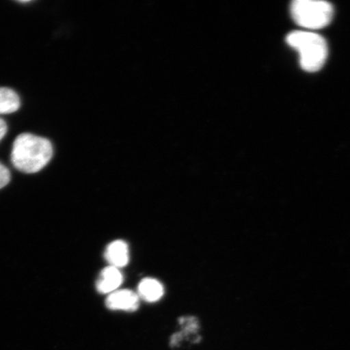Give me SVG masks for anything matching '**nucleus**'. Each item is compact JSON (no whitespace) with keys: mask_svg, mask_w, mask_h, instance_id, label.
<instances>
[{"mask_svg":"<svg viewBox=\"0 0 350 350\" xmlns=\"http://www.w3.org/2000/svg\"><path fill=\"white\" fill-rule=\"evenodd\" d=\"M139 295L148 303L159 301L164 294L163 284L155 279L146 278L139 284Z\"/></svg>","mask_w":350,"mask_h":350,"instance_id":"7","label":"nucleus"},{"mask_svg":"<svg viewBox=\"0 0 350 350\" xmlns=\"http://www.w3.org/2000/svg\"><path fill=\"white\" fill-rule=\"evenodd\" d=\"M293 19L301 27L317 30L326 27L334 16V7L321 0H295L291 3Z\"/></svg>","mask_w":350,"mask_h":350,"instance_id":"3","label":"nucleus"},{"mask_svg":"<svg viewBox=\"0 0 350 350\" xmlns=\"http://www.w3.org/2000/svg\"><path fill=\"white\" fill-rule=\"evenodd\" d=\"M106 305L109 310L135 312L139 308V296L129 290L116 291L109 295Z\"/></svg>","mask_w":350,"mask_h":350,"instance_id":"4","label":"nucleus"},{"mask_svg":"<svg viewBox=\"0 0 350 350\" xmlns=\"http://www.w3.org/2000/svg\"><path fill=\"white\" fill-rule=\"evenodd\" d=\"M11 174L10 170L0 163V189L8 185L10 182Z\"/></svg>","mask_w":350,"mask_h":350,"instance_id":"10","label":"nucleus"},{"mask_svg":"<svg viewBox=\"0 0 350 350\" xmlns=\"http://www.w3.org/2000/svg\"><path fill=\"white\" fill-rule=\"evenodd\" d=\"M288 45L299 53L300 65L304 71L318 72L326 62L327 45L321 35L310 31H294L286 37Z\"/></svg>","mask_w":350,"mask_h":350,"instance_id":"2","label":"nucleus"},{"mask_svg":"<svg viewBox=\"0 0 350 350\" xmlns=\"http://www.w3.org/2000/svg\"><path fill=\"white\" fill-rule=\"evenodd\" d=\"M53 156L50 141L29 133L18 135L13 144L12 163L20 172L34 174L40 172Z\"/></svg>","mask_w":350,"mask_h":350,"instance_id":"1","label":"nucleus"},{"mask_svg":"<svg viewBox=\"0 0 350 350\" xmlns=\"http://www.w3.org/2000/svg\"><path fill=\"white\" fill-rule=\"evenodd\" d=\"M20 107L18 94L8 88L0 87V115L16 112Z\"/></svg>","mask_w":350,"mask_h":350,"instance_id":"8","label":"nucleus"},{"mask_svg":"<svg viewBox=\"0 0 350 350\" xmlns=\"http://www.w3.org/2000/svg\"><path fill=\"white\" fill-rule=\"evenodd\" d=\"M105 258L109 266L119 269L128 265L129 261V246L124 241L117 240L112 242L105 252Z\"/></svg>","mask_w":350,"mask_h":350,"instance_id":"6","label":"nucleus"},{"mask_svg":"<svg viewBox=\"0 0 350 350\" xmlns=\"http://www.w3.org/2000/svg\"><path fill=\"white\" fill-rule=\"evenodd\" d=\"M122 280L124 278L119 269L109 266L100 273L96 286L102 294H111L121 286Z\"/></svg>","mask_w":350,"mask_h":350,"instance_id":"5","label":"nucleus"},{"mask_svg":"<svg viewBox=\"0 0 350 350\" xmlns=\"http://www.w3.org/2000/svg\"><path fill=\"white\" fill-rule=\"evenodd\" d=\"M180 323L181 325H185V329H183V334H177L172 336V345H178L179 341L182 340L183 335L193 334V332H196L197 328H198V322H197L196 319L194 317L182 318Z\"/></svg>","mask_w":350,"mask_h":350,"instance_id":"9","label":"nucleus"},{"mask_svg":"<svg viewBox=\"0 0 350 350\" xmlns=\"http://www.w3.org/2000/svg\"><path fill=\"white\" fill-rule=\"evenodd\" d=\"M8 131V126L6 122L0 118V142L6 135Z\"/></svg>","mask_w":350,"mask_h":350,"instance_id":"11","label":"nucleus"}]
</instances>
